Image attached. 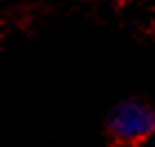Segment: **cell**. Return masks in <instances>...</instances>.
Here are the masks:
<instances>
[{"mask_svg":"<svg viewBox=\"0 0 155 147\" xmlns=\"http://www.w3.org/2000/svg\"><path fill=\"white\" fill-rule=\"evenodd\" d=\"M107 136L111 147H142L155 136V107L137 98L117 103L107 116Z\"/></svg>","mask_w":155,"mask_h":147,"instance_id":"1","label":"cell"},{"mask_svg":"<svg viewBox=\"0 0 155 147\" xmlns=\"http://www.w3.org/2000/svg\"><path fill=\"white\" fill-rule=\"evenodd\" d=\"M122 2H133V0H122Z\"/></svg>","mask_w":155,"mask_h":147,"instance_id":"2","label":"cell"}]
</instances>
